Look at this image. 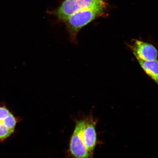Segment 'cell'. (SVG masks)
Returning <instances> with one entry per match:
<instances>
[{"label": "cell", "mask_w": 158, "mask_h": 158, "mask_svg": "<svg viewBox=\"0 0 158 158\" xmlns=\"http://www.w3.org/2000/svg\"><path fill=\"white\" fill-rule=\"evenodd\" d=\"M106 4L87 8L77 12L64 21L69 35L73 44H77V36L81 29L103 14Z\"/></svg>", "instance_id": "obj_1"}, {"label": "cell", "mask_w": 158, "mask_h": 158, "mask_svg": "<svg viewBox=\"0 0 158 158\" xmlns=\"http://www.w3.org/2000/svg\"><path fill=\"white\" fill-rule=\"evenodd\" d=\"M105 4L103 0H65L54 13L60 20L64 22L80 10Z\"/></svg>", "instance_id": "obj_2"}, {"label": "cell", "mask_w": 158, "mask_h": 158, "mask_svg": "<svg viewBox=\"0 0 158 158\" xmlns=\"http://www.w3.org/2000/svg\"><path fill=\"white\" fill-rule=\"evenodd\" d=\"M86 118L77 120L73 132L70 137L69 152L73 158H93L87 149L81 135V130Z\"/></svg>", "instance_id": "obj_3"}, {"label": "cell", "mask_w": 158, "mask_h": 158, "mask_svg": "<svg viewBox=\"0 0 158 158\" xmlns=\"http://www.w3.org/2000/svg\"><path fill=\"white\" fill-rule=\"evenodd\" d=\"M98 120L94 118L92 114L86 118L85 123L81 130L83 141L91 156L93 158L95 149L98 143L96 127Z\"/></svg>", "instance_id": "obj_4"}, {"label": "cell", "mask_w": 158, "mask_h": 158, "mask_svg": "<svg viewBox=\"0 0 158 158\" xmlns=\"http://www.w3.org/2000/svg\"><path fill=\"white\" fill-rule=\"evenodd\" d=\"M18 121L5 105H0V143L14 133Z\"/></svg>", "instance_id": "obj_5"}, {"label": "cell", "mask_w": 158, "mask_h": 158, "mask_svg": "<svg viewBox=\"0 0 158 158\" xmlns=\"http://www.w3.org/2000/svg\"><path fill=\"white\" fill-rule=\"evenodd\" d=\"M128 47L136 58L145 61L154 60L158 58L157 49L150 43L135 39Z\"/></svg>", "instance_id": "obj_6"}, {"label": "cell", "mask_w": 158, "mask_h": 158, "mask_svg": "<svg viewBox=\"0 0 158 158\" xmlns=\"http://www.w3.org/2000/svg\"><path fill=\"white\" fill-rule=\"evenodd\" d=\"M138 63L148 76L158 85V60L145 61L136 58Z\"/></svg>", "instance_id": "obj_7"}]
</instances>
